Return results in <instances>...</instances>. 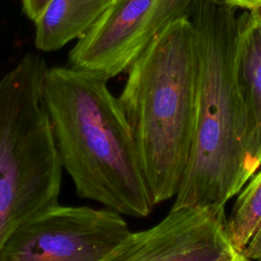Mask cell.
Returning <instances> with one entry per match:
<instances>
[{
    "instance_id": "6da1fadb",
    "label": "cell",
    "mask_w": 261,
    "mask_h": 261,
    "mask_svg": "<svg viewBox=\"0 0 261 261\" xmlns=\"http://www.w3.org/2000/svg\"><path fill=\"white\" fill-rule=\"evenodd\" d=\"M43 104L76 194L119 214L148 216L154 204L130 126L107 81L72 67L47 68Z\"/></svg>"
},
{
    "instance_id": "7a4b0ae2",
    "label": "cell",
    "mask_w": 261,
    "mask_h": 261,
    "mask_svg": "<svg viewBox=\"0 0 261 261\" xmlns=\"http://www.w3.org/2000/svg\"><path fill=\"white\" fill-rule=\"evenodd\" d=\"M198 79L190 154L171 210L224 207L253 176L245 149V112L234 56L236 8L222 0H194Z\"/></svg>"
},
{
    "instance_id": "3957f363",
    "label": "cell",
    "mask_w": 261,
    "mask_h": 261,
    "mask_svg": "<svg viewBox=\"0 0 261 261\" xmlns=\"http://www.w3.org/2000/svg\"><path fill=\"white\" fill-rule=\"evenodd\" d=\"M197 79V38L188 13L129 66L118 98L154 205L174 198L180 186L193 139Z\"/></svg>"
},
{
    "instance_id": "277c9868",
    "label": "cell",
    "mask_w": 261,
    "mask_h": 261,
    "mask_svg": "<svg viewBox=\"0 0 261 261\" xmlns=\"http://www.w3.org/2000/svg\"><path fill=\"white\" fill-rule=\"evenodd\" d=\"M45 61L27 54L0 79V247L58 203L62 166L43 104Z\"/></svg>"
},
{
    "instance_id": "5b68a950",
    "label": "cell",
    "mask_w": 261,
    "mask_h": 261,
    "mask_svg": "<svg viewBox=\"0 0 261 261\" xmlns=\"http://www.w3.org/2000/svg\"><path fill=\"white\" fill-rule=\"evenodd\" d=\"M129 233L113 210L56 203L9 234L0 261H102Z\"/></svg>"
},
{
    "instance_id": "8992f818",
    "label": "cell",
    "mask_w": 261,
    "mask_h": 261,
    "mask_svg": "<svg viewBox=\"0 0 261 261\" xmlns=\"http://www.w3.org/2000/svg\"><path fill=\"white\" fill-rule=\"evenodd\" d=\"M194 0H113L69 53L72 68L106 81L138 59Z\"/></svg>"
},
{
    "instance_id": "52a82bcc",
    "label": "cell",
    "mask_w": 261,
    "mask_h": 261,
    "mask_svg": "<svg viewBox=\"0 0 261 261\" xmlns=\"http://www.w3.org/2000/svg\"><path fill=\"white\" fill-rule=\"evenodd\" d=\"M102 261H249L231 244L224 207L184 208L132 232Z\"/></svg>"
},
{
    "instance_id": "ba28073f",
    "label": "cell",
    "mask_w": 261,
    "mask_h": 261,
    "mask_svg": "<svg viewBox=\"0 0 261 261\" xmlns=\"http://www.w3.org/2000/svg\"><path fill=\"white\" fill-rule=\"evenodd\" d=\"M234 69L245 112V149L255 173L261 167V10L238 16Z\"/></svg>"
},
{
    "instance_id": "9c48e42d",
    "label": "cell",
    "mask_w": 261,
    "mask_h": 261,
    "mask_svg": "<svg viewBox=\"0 0 261 261\" xmlns=\"http://www.w3.org/2000/svg\"><path fill=\"white\" fill-rule=\"evenodd\" d=\"M113 0H51L35 21L36 47L55 51L83 37Z\"/></svg>"
},
{
    "instance_id": "30bf717a",
    "label": "cell",
    "mask_w": 261,
    "mask_h": 261,
    "mask_svg": "<svg viewBox=\"0 0 261 261\" xmlns=\"http://www.w3.org/2000/svg\"><path fill=\"white\" fill-rule=\"evenodd\" d=\"M232 246L249 261H261V167L253 174L226 217Z\"/></svg>"
},
{
    "instance_id": "8fae6325",
    "label": "cell",
    "mask_w": 261,
    "mask_h": 261,
    "mask_svg": "<svg viewBox=\"0 0 261 261\" xmlns=\"http://www.w3.org/2000/svg\"><path fill=\"white\" fill-rule=\"evenodd\" d=\"M51 0H22L23 11L34 22L40 17Z\"/></svg>"
},
{
    "instance_id": "7c38bea8",
    "label": "cell",
    "mask_w": 261,
    "mask_h": 261,
    "mask_svg": "<svg viewBox=\"0 0 261 261\" xmlns=\"http://www.w3.org/2000/svg\"><path fill=\"white\" fill-rule=\"evenodd\" d=\"M226 4L234 8H243L245 10H261V0H222Z\"/></svg>"
}]
</instances>
